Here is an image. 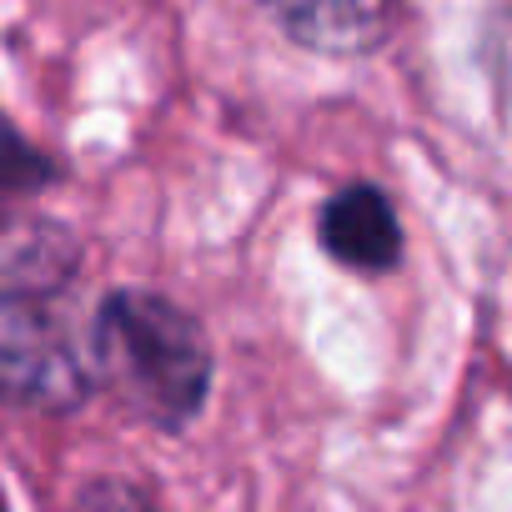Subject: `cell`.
<instances>
[{
    "label": "cell",
    "instance_id": "6da1fadb",
    "mask_svg": "<svg viewBox=\"0 0 512 512\" xmlns=\"http://www.w3.org/2000/svg\"><path fill=\"white\" fill-rule=\"evenodd\" d=\"M6 392L26 407H66L96 382V322L81 327L71 251L36 226L6 262Z\"/></svg>",
    "mask_w": 512,
    "mask_h": 512
},
{
    "label": "cell",
    "instance_id": "7a4b0ae2",
    "mask_svg": "<svg viewBox=\"0 0 512 512\" xmlns=\"http://www.w3.org/2000/svg\"><path fill=\"white\" fill-rule=\"evenodd\" d=\"M96 322V382H111L116 397L156 422L186 427L211 382V352L201 327L166 297L151 292H111Z\"/></svg>",
    "mask_w": 512,
    "mask_h": 512
},
{
    "label": "cell",
    "instance_id": "3957f363",
    "mask_svg": "<svg viewBox=\"0 0 512 512\" xmlns=\"http://www.w3.org/2000/svg\"><path fill=\"white\" fill-rule=\"evenodd\" d=\"M322 246L352 272H392L402 262V226L377 186H347L322 206Z\"/></svg>",
    "mask_w": 512,
    "mask_h": 512
},
{
    "label": "cell",
    "instance_id": "277c9868",
    "mask_svg": "<svg viewBox=\"0 0 512 512\" xmlns=\"http://www.w3.org/2000/svg\"><path fill=\"white\" fill-rule=\"evenodd\" d=\"M277 26L322 56H362L392 26V0H267Z\"/></svg>",
    "mask_w": 512,
    "mask_h": 512
}]
</instances>
